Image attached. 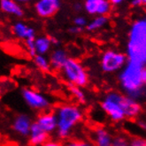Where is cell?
<instances>
[{
  "mask_svg": "<svg viewBox=\"0 0 146 146\" xmlns=\"http://www.w3.org/2000/svg\"><path fill=\"white\" fill-rule=\"evenodd\" d=\"M57 131L61 139L69 136L73 128L81 122L83 118L82 109L74 104H64L59 106L56 111Z\"/></svg>",
  "mask_w": 146,
  "mask_h": 146,
  "instance_id": "3",
  "label": "cell"
},
{
  "mask_svg": "<svg viewBox=\"0 0 146 146\" xmlns=\"http://www.w3.org/2000/svg\"><path fill=\"white\" fill-rule=\"evenodd\" d=\"M68 90H69V92L71 93L73 98L78 103H80V104H84L86 102V96L80 87L69 84L68 85Z\"/></svg>",
  "mask_w": 146,
  "mask_h": 146,
  "instance_id": "19",
  "label": "cell"
},
{
  "mask_svg": "<svg viewBox=\"0 0 146 146\" xmlns=\"http://www.w3.org/2000/svg\"><path fill=\"white\" fill-rule=\"evenodd\" d=\"M82 30V28H80V27H73V28H70L69 29V32L72 33V34H79L81 33Z\"/></svg>",
  "mask_w": 146,
  "mask_h": 146,
  "instance_id": "28",
  "label": "cell"
},
{
  "mask_svg": "<svg viewBox=\"0 0 146 146\" xmlns=\"http://www.w3.org/2000/svg\"><path fill=\"white\" fill-rule=\"evenodd\" d=\"M86 20L83 18V17H77V18L74 19V24L77 26V27H80V28H82L83 26L86 25Z\"/></svg>",
  "mask_w": 146,
  "mask_h": 146,
  "instance_id": "26",
  "label": "cell"
},
{
  "mask_svg": "<svg viewBox=\"0 0 146 146\" xmlns=\"http://www.w3.org/2000/svg\"><path fill=\"white\" fill-rule=\"evenodd\" d=\"M74 9H75L76 11L81 10V9H82V5H81L80 4H75V5H74Z\"/></svg>",
  "mask_w": 146,
  "mask_h": 146,
  "instance_id": "32",
  "label": "cell"
},
{
  "mask_svg": "<svg viewBox=\"0 0 146 146\" xmlns=\"http://www.w3.org/2000/svg\"><path fill=\"white\" fill-rule=\"evenodd\" d=\"M127 58L125 53L113 50H108L102 55L100 66L104 72L113 74L121 71L127 63Z\"/></svg>",
  "mask_w": 146,
  "mask_h": 146,
  "instance_id": "5",
  "label": "cell"
},
{
  "mask_svg": "<svg viewBox=\"0 0 146 146\" xmlns=\"http://www.w3.org/2000/svg\"><path fill=\"white\" fill-rule=\"evenodd\" d=\"M107 22V17L106 16H98L96 19H94L88 26L87 29L90 31L96 30L98 29L102 28L106 23Z\"/></svg>",
  "mask_w": 146,
  "mask_h": 146,
  "instance_id": "21",
  "label": "cell"
},
{
  "mask_svg": "<svg viewBox=\"0 0 146 146\" xmlns=\"http://www.w3.org/2000/svg\"><path fill=\"white\" fill-rule=\"evenodd\" d=\"M123 1H124V0H123Z\"/></svg>",
  "mask_w": 146,
  "mask_h": 146,
  "instance_id": "35",
  "label": "cell"
},
{
  "mask_svg": "<svg viewBox=\"0 0 146 146\" xmlns=\"http://www.w3.org/2000/svg\"><path fill=\"white\" fill-rule=\"evenodd\" d=\"M35 39L36 38H30L26 40V45H27L28 51L29 53V56L32 58H34L36 55V51L35 48Z\"/></svg>",
  "mask_w": 146,
  "mask_h": 146,
  "instance_id": "23",
  "label": "cell"
},
{
  "mask_svg": "<svg viewBox=\"0 0 146 146\" xmlns=\"http://www.w3.org/2000/svg\"><path fill=\"white\" fill-rule=\"evenodd\" d=\"M64 146H95V145L87 141H71L66 143Z\"/></svg>",
  "mask_w": 146,
  "mask_h": 146,
  "instance_id": "25",
  "label": "cell"
},
{
  "mask_svg": "<svg viewBox=\"0 0 146 146\" xmlns=\"http://www.w3.org/2000/svg\"><path fill=\"white\" fill-rule=\"evenodd\" d=\"M32 125V121L27 114H19L17 115L13 122V130L20 135L28 136Z\"/></svg>",
  "mask_w": 146,
  "mask_h": 146,
  "instance_id": "12",
  "label": "cell"
},
{
  "mask_svg": "<svg viewBox=\"0 0 146 146\" xmlns=\"http://www.w3.org/2000/svg\"><path fill=\"white\" fill-rule=\"evenodd\" d=\"M36 123L48 135L57 130V117L54 113L45 111L39 115Z\"/></svg>",
  "mask_w": 146,
  "mask_h": 146,
  "instance_id": "11",
  "label": "cell"
},
{
  "mask_svg": "<svg viewBox=\"0 0 146 146\" xmlns=\"http://www.w3.org/2000/svg\"><path fill=\"white\" fill-rule=\"evenodd\" d=\"M13 1H15L16 3H17V2H21V3H25V2H29V1H30V0H13Z\"/></svg>",
  "mask_w": 146,
  "mask_h": 146,
  "instance_id": "33",
  "label": "cell"
},
{
  "mask_svg": "<svg viewBox=\"0 0 146 146\" xmlns=\"http://www.w3.org/2000/svg\"><path fill=\"white\" fill-rule=\"evenodd\" d=\"M59 5V0H39L36 4V11L39 16L48 18L57 13Z\"/></svg>",
  "mask_w": 146,
  "mask_h": 146,
  "instance_id": "10",
  "label": "cell"
},
{
  "mask_svg": "<svg viewBox=\"0 0 146 146\" xmlns=\"http://www.w3.org/2000/svg\"><path fill=\"white\" fill-rule=\"evenodd\" d=\"M123 0H109L110 4H113V5H119L121 4Z\"/></svg>",
  "mask_w": 146,
  "mask_h": 146,
  "instance_id": "31",
  "label": "cell"
},
{
  "mask_svg": "<svg viewBox=\"0 0 146 146\" xmlns=\"http://www.w3.org/2000/svg\"><path fill=\"white\" fill-rule=\"evenodd\" d=\"M111 146H128V140L123 135H118L113 138Z\"/></svg>",
  "mask_w": 146,
  "mask_h": 146,
  "instance_id": "22",
  "label": "cell"
},
{
  "mask_svg": "<svg viewBox=\"0 0 146 146\" xmlns=\"http://www.w3.org/2000/svg\"><path fill=\"white\" fill-rule=\"evenodd\" d=\"M95 146H111L113 137L105 127H98L94 131Z\"/></svg>",
  "mask_w": 146,
  "mask_h": 146,
  "instance_id": "15",
  "label": "cell"
},
{
  "mask_svg": "<svg viewBox=\"0 0 146 146\" xmlns=\"http://www.w3.org/2000/svg\"><path fill=\"white\" fill-rule=\"evenodd\" d=\"M0 8L5 13H12L18 17L23 15V11L21 6L13 0H0Z\"/></svg>",
  "mask_w": 146,
  "mask_h": 146,
  "instance_id": "17",
  "label": "cell"
},
{
  "mask_svg": "<svg viewBox=\"0 0 146 146\" xmlns=\"http://www.w3.org/2000/svg\"><path fill=\"white\" fill-rule=\"evenodd\" d=\"M50 38V44H58V39L57 38H55V37H53V36H50V37H49Z\"/></svg>",
  "mask_w": 146,
  "mask_h": 146,
  "instance_id": "30",
  "label": "cell"
},
{
  "mask_svg": "<svg viewBox=\"0 0 146 146\" xmlns=\"http://www.w3.org/2000/svg\"><path fill=\"white\" fill-rule=\"evenodd\" d=\"M41 146H64L60 142L58 141H53V140H47L44 144Z\"/></svg>",
  "mask_w": 146,
  "mask_h": 146,
  "instance_id": "27",
  "label": "cell"
},
{
  "mask_svg": "<svg viewBox=\"0 0 146 146\" xmlns=\"http://www.w3.org/2000/svg\"><path fill=\"white\" fill-rule=\"evenodd\" d=\"M119 102L126 119H135L142 113L143 108L140 103L126 96L125 94H119Z\"/></svg>",
  "mask_w": 146,
  "mask_h": 146,
  "instance_id": "8",
  "label": "cell"
},
{
  "mask_svg": "<svg viewBox=\"0 0 146 146\" xmlns=\"http://www.w3.org/2000/svg\"><path fill=\"white\" fill-rule=\"evenodd\" d=\"M21 96L26 104L34 110L44 111L49 109L50 106L49 99L42 93L33 89H23L21 90Z\"/></svg>",
  "mask_w": 146,
  "mask_h": 146,
  "instance_id": "7",
  "label": "cell"
},
{
  "mask_svg": "<svg viewBox=\"0 0 146 146\" xmlns=\"http://www.w3.org/2000/svg\"><path fill=\"white\" fill-rule=\"evenodd\" d=\"M119 94L121 93L116 91L109 92L106 94L105 98L101 102L102 110L114 122L121 121L124 119H126L122 108L119 102Z\"/></svg>",
  "mask_w": 146,
  "mask_h": 146,
  "instance_id": "6",
  "label": "cell"
},
{
  "mask_svg": "<svg viewBox=\"0 0 146 146\" xmlns=\"http://www.w3.org/2000/svg\"><path fill=\"white\" fill-rule=\"evenodd\" d=\"M128 61L145 66L146 63V21L138 20L132 25L127 45Z\"/></svg>",
  "mask_w": 146,
  "mask_h": 146,
  "instance_id": "2",
  "label": "cell"
},
{
  "mask_svg": "<svg viewBox=\"0 0 146 146\" xmlns=\"http://www.w3.org/2000/svg\"><path fill=\"white\" fill-rule=\"evenodd\" d=\"M141 1H142L143 4H145V3H146V0H141Z\"/></svg>",
  "mask_w": 146,
  "mask_h": 146,
  "instance_id": "34",
  "label": "cell"
},
{
  "mask_svg": "<svg viewBox=\"0 0 146 146\" xmlns=\"http://www.w3.org/2000/svg\"><path fill=\"white\" fill-rule=\"evenodd\" d=\"M67 53L62 49L55 50L50 55V66L52 69L58 71L61 70L63 66L65 65L66 61L67 60Z\"/></svg>",
  "mask_w": 146,
  "mask_h": 146,
  "instance_id": "14",
  "label": "cell"
},
{
  "mask_svg": "<svg viewBox=\"0 0 146 146\" xmlns=\"http://www.w3.org/2000/svg\"><path fill=\"white\" fill-rule=\"evenodd\" d=\"M119 82L125 95L138 101L144 95L146 82L145 66L127 60L119 74Z\"/></svg>",
  "mask_w": 146,
  "mask_h": 146,
  "instance_id": "1",
  "label": "cell"
},
{
  "mask_svg": "<svg viewBox=\"0 0 146 146\" xmlns=\"http://www.w3.org/2000/svg\"><path fill=\"white\" fill-rule=\"evenodd\" d=\"M62 74L69 84L84 87L89 82V74L82 63L75 58H68L62 67Z\"/></svg>",
  "mask_w": 146,
  "mask_h": 146,
  "instance_id": "4",
  "label": "cell"
},
{
  "mask_svg": "<svg viewBox=\"0 0 146 146\" xmlns=\"http://www.w3.org/2000/svg\"><path fill=\"white\" fill-rule=\"evenodd\" d=\"M29 137L31 146H41L48 140L49 135L42 130L36 122H32Z\"/></svg>",
  "mask_w": 146,
  "mask_h": 146,
  "instance_id": "13",
  "label": "cell"
},
{
  "mask_svg": "<svg viewBox=\"0 0 146 146\" xmlns=\"http://www.w3.org/2000/svg\"><path fill=\"white\" fill-rule=\"evenodd\" d=\"M13 30L15 35L19 38L22 39H30V38H36V32L35 29L29 27V26L25 25L24 23L18 22L16 23L13 27Z\"/></svg>",
  "mask_w": 146,
  "mask_h": 146,
  "instance_id": "16",
  "label": "cell"
},
{
  "mask_svg": "<svg viewBox=\"0 0 146 146\" xmlns=\"http://www.w3.org/2000/svg\"><path fill=\"white\" fill-rule=\"evenodd\" d=\"M84 8L90 14L106 16L111 10V4L108 0H85Z\"/></svg>",
  "mask_w": 146,
  "mask_h": 146,
  "instance_id": "9",
  "label": "cell"
},
{
  "mask_svg": "<svg viewBox=\"0 0 146 146\" xmlns=\"http://www.w3.org/2000/svg\"><path fill=\"white\" fill-rule=\"evenodd\" d=\"M50 46L51 44L48 36H40L35 39V48L38 55L46 54L50 50Z\"/></svg>",
  "mask_w": 146,
  "mask_h": 146,
  "instance_id": "18",
  "label": "cell"
},
{
  "mask_svg": "<svg viewBox=\"0 0 146 146\" xmlns=\"http://www.w3.org/2000/svg\"><path fill=\"white\" fill-rule=\"evenodd\" d=\"M131 5L133 6H140V5H143V3H142L141 0H132Z\"/></svg>",
  "mask_w": 146,
  "mask_h": 146,
  "instance_id": "29",
  "label": "cell"
},
{
  "mask_svg": "<svg viewBox=\"0 0 146 146\" xmlns=\"http://www.w3.org/2000/svg\"><path fill=\"white\" fill-rule=\"evenodd\" d=\"M34 62H35V65L39 68L41 71L48 72L50 68L49 59L44 55L36 54L35 57H34Z\"/></svg>",
  "mask_w": 146,
  "mask_h": 146,
  "instance_id": "20",
  "label": "cell"
},
{
  "mask_svg": "<svg viewBox=\"0 0 146 146\" xmlns=\"http://www.w3.org/2000/svg\"><path fill=\"white\" fill-rule=\"evenodd\" d=\"M128 146H146V141L140 136H134L128 140Z\"/></svg>",
  "mask_w": 146,
  "mask_h": 146,
  "instance_id": "24",
  "label": "cell"
}]
</instances>
